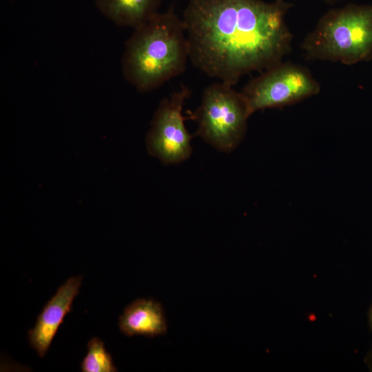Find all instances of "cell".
<instances>
[{"instance_id": "12", "label": "cell", "mask_w": 372, "mask_h": 372, "mask_svg": "<svg viewBox=\"0 0 372 372\" xmlns=\"http://www.w3.org/2000/svg\"><path fill=\"white\" fill-rule=\"evenodd\" d=\"M368 316H369V324L371 329L372 330V304L369 310Z\"/></svg>"}, {"instance_id": "8", "label": "cell", "mask_w": 372, "mask_h": 372, "mask_svg": "<svg viewBox=\"0 0 372 372\" xmlns=\"http://www.w3.org/2000/svg\"><path fill=\"white\" fill-rule=\"evenodd\" d=\"M118 328L128 337L164 335L167 320L161 304L154 299L138 298L128 304L118 318Z\"/></svg>"}, {"instance_id": "2", "label": "cell", "mask_w": 372, "mask_h": 372, "mask_svg": "<svg viewBox=\"0 0 372 372\" xmlns=\"http://www.w3.org/2000/svg\"><path fill=\"white\" fill-rule=\"evenodd\" d=\"M185 33L173 8L135 28L122 58L125 80L138 92H146L183 74L189 59Z\"/></svg>"}, {"instance_id": "10", "label": "cell", "mask_w": 372, "mask_h": 372, "mask_svg": "<svg viewBox=\"0 0 372 372\" xmlns=\"http://www.w3.org/2000/svg\"><path fill=\"white\" fill-rule=\"evenodd\" d=\"M87 353L81 363L82 372H116L113 359L105 349L104 342L92 338L87 343Z\"/></svg>"}, {"instance_id": "3", "label": "cell", "mask_w": 372, "mask_h": 372, "mask_svg": "<svg viewBox=\"0 0 372 372\" xmlns=\"http://www.w3.org/2000/svg\"><path fill=\"white\" fill-rule=\"evenodd\" d=\"M309 60L353 65L372 59V6L349 4L329 10L303 39Z\"/></svg>"}, {"instance_id": "9", "label": "cell", "mask_w": 372, "mask_h": 372, "mask_svg": "<svg viewBox=\"0 0 372 372\" xmlns=\"http://www.w3.org/2000/svg\"><path fill=\"white\" fill-rule=\"evenodd\" d=\"M163 0H94L100 12L119 26L134 29L158 13Z\"/></svg>"}, {"instance_id": "11", "label": "cell", "mask_w": 372, "mask_h": 372, "mask_svg": "<svg viewBox=\"0 0 372 372\" xmlns=\"http://www.w3.org/2000/svg\"><path fill=\"white\" fill-rule=\"evenodd\" d=\"M366 363L369 366L370 371H372V348L366 358Z\"/></svg>"}, {"instance_id": "6", "label": "cell", "mask_w": 372, "mask_h": 372, "mask_svg": "<svg viewBox=\"0 0 372 372\" xmlns=\"http://www.w3.org/2000/svg\"><path fill=\"white\" fill-rule=\"evenodd\" d=\"M191 90L182 85L161 101L147 134L148 152L165 165H176L189 158L193 137L185 127L183 108Z\"/></svg>"}, {"instance_id": "7", "label": "cell", "mask_w": 372, "mask_h": 372, "mask_svg": "<svg viewBox=\"0 0 372 372\" xmlns=\"http://www.w3.org/2000/svg\"><path fill=\"white\" fill-rule=\"evenodd\" d=\"M82 276H72L59 287L37 317L35 326L28 331V340L40 358H43L81 286Z\"/></svg>"}, {"instance_id": "5", "label": "cell", "mask_w": 372, "mask_h": 372, "mask_svg": "<svg viewBox=\"0 0 372 372\" xmlns=\"http://www.w3.org/2000/svg\"><path fill=\"white\" fill-rule=\"evenodd\" d=\"M320 91V83L307 68L281 61L249 81L240 92L251 115L298 103Z\"/></svg>"}, {"instance_id": "4", "label": "cell", "mask_w": 372, "mask_h": 372, "mask_svg": "<svg viewBox=\"0 0 372 372\" xmlns=\"http://www.w3.org/2000/svg\"><path fill=\"white\" fill-rule=\"evenodd\" d=\"M188 114L198 124L196 135L224 152L233 151L242 142L251 116L241 92L223 82L206 87L200 105Z\"/></svg>"}, {"instance_id": "1", "label": "cell", "mask_w": 372, "mask_h": 372, "mask_svg": "<svg viewBox=\"0 0 372 372\" xmlns=\"http://www.w3.org/2000/svg\"><path fill=\"white\" fill-rule=\"evenodd\" d=\"M285 0H188L183 15L189 59L233 86L245 74L282 61L293 35Z\"/></svg>"}, {"instance_id": "13", "label": "cell", "mask_w": 372, "mask_h": 372, "mask_svg": "<svg viewBox=\"0 0 372 372\" xmlns=\"http://www.w3.org/2000/svg\"><path fill=\"white\" fill-rule=\"evenodd\" d=\"M323 1L329 3H336L339 1H342V0H323Z\"/></svg>"}]
</instances>
